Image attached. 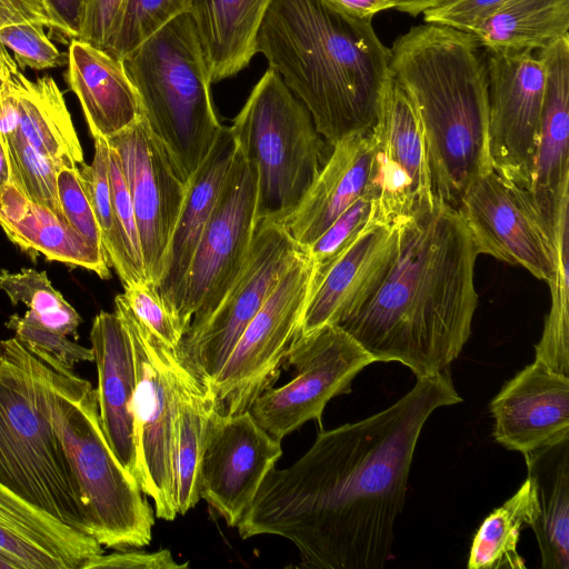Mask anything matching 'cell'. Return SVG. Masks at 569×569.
<instances>
[{
	"mask_svg": "<svg viewBox=\"0 0 569 569\" xmlns=\"http://www.w3.org/2000/svg\"><path fill=\"white\" fill-rule=\"evenodd\" d=\"M461 401L449 373H437L372 416L319 431L302 457L266 476L237 526L240 537H282L306 568H383L425 423Z\"/></svg>",
	"mask_w": 569,
	"mask_h": 569,
	"instance_id": "6da1fadb",
	"label": "cell"
},
{
	"mask_svg": "<svg viewBox=\"0 0 569 569\" xmlns=\"http://www.w3.org/2000/svg\"><path fill=\"white\" fill-rule=\"evenodd\" d=\"M478 256L461 212L435 201L399 224L383 283L338 326L375 362H400L417 378L448 372L471 335Z\"/></svg>",
	"mask_w": 569,
	"mask_h": 569,
	"instance_id": "7a4b0ae2",
	"label": "cell"
},
{
	"mask_svg": "<svg viewBox=\"0 0 569 569\" xmlns=\"http://www.w3.org/2000/svg\"><path fill=\"white\" fill-rule=\"evenodd\" d=\"M269 62L331 146L373 127L391 52L371 18L329 0H272L257 37Z\"/></svg>",
	"mask_w": 569,
	"mask_h": 569,
	"instance_id": "3957f363",
	"label": "cell"
},
{
	"mask_svg": "<svg viewBox=\"0 0 569 569\" xmlns=\"http://www.w3.org/2000/svg\"><path fill=\"white\" fill-rule=\"evenodd\" d=\"M390 52L391 77L422 127L433 198L459 209L493 170L485 53L470 33L433 23L412 27Z\"/></svg>",
	"mask_w": 569,
	"mask_h": 569,
	"instance_id": "277c9868",
	"label": "cell"
},
{
	"mask_svg": "<svg viewBox=\"0 0 569 569\" xmlns=\"http://www.w3.org/2000/svg\"><path fill=\"white\" fill-rule=\"evenodd\" d=\"M44 392L87 535L102 547L116 550L148 546L154 525L153 510L106 438L96 389L73 370L48 367Z\"/></svg>",
	"mask_w": 569,
	"mask_h": 569,
	"instance_id": "5b68a950",
	"label": "cell"
},
{
	"mask_svg": "<svg viewBox=\"0 0 569 569\" xmlns=\"http://www.w3.org/2000/svg\"><path fill=\"white\" fill-rule=\"evenodd\" d=\"M151 131L188 183L222 124L194 23L182 13L122 59Z\"/></svg>",
	"mask_w": 569,
	"mask_h": 569,
	"instance_id": "8992f818",
	"label": "cell"
},
{
	"mask_svg": "<svg viewBox=\"0 0 569 569\" xmlns=\"http://www.w3.org/2000/svg\"><path fill=\"white\" fill-rule=\"evenodd\" d=\"M47 369L14 337L0 341V482L87 535L63 449L48 415Z\"/></svg>",
	"mask_w": 569,
	"mask_h": 569,
	"instance_id": "52a82bcc",
	"label": "cell"
},
{
	"mask_svg": "<svg viewBox=\"0 0 569 569\" xmlns=\"http://www.w3.org/2000/svg\"><path fill=\"white\" fill-rule=\"evenodd\" d=\"M231 130L256 168L257 222L282 223L298 208L329 157L309 111L269 68Z\"/></svg>",
	"mask_w": 569,
	"mask_h": 569,
	"instance_id": "ba28073f",
	"label": "cell"
},
{
	"mask_svg": "<svg viewBox=\"0 0 569 569\" xmlns=\"http://www.w3.org/2000/svg\"><path fill=\"white\" fill-rule=\"evenodd\" d=\"M114 312L129 333L136 363L137 481L153 500L156 516L171 521L178 515L174 495L181 362L174 350L136 318L121 293L114 298Z\"/></svg>",
	"mask_w": 569,
	"mask_h": 569,
	"instance_id": "9c48e42d",
	"label": "cell"
},
{
	"mask_svg": "<svg viewBox=\"0 0 569 569\" xmlns=\"http://www.w3.org/2000/svg\"><path fill=\"white\" fill-rule=\"evenodd\" d=\"M313 273L308 248L279 280L210 385L217 409L236 415L273 387L298 336Z\"/></svg>",
	"mask_w": 569,
	"mask_h": 569,
	"instance_id": "30bf717a",
	"label": "cell"
},
{
	"mask_svg": "<svg viewBox=\"0 0 569 569\" xmlns=\"http://www.w3.org/2000/svg\"><path fill=\"white\" fill-rule=\"evenodd\" d=\"M257 172L239 147L188 269L179 317L187 332L201 326L238 278L257 220Z\"/></svg>",
	"mask_w": 569,
	"mask_h": 569,
	"instance_id": "8fae6325",
	"label": "cell"
},
{
	"mask_svg": "<svg viewBox=\"0 0 569 569\" xmlns=\"http://www.w3.org/2000/svg\"><path fill=\"white\" fill-rule=\"evenodd\" d=\"M306 249L281 223L257 222L249 253L232 287L201 326L186 332L176 350L178 360L198 380L212 383L249 322Z\"/></svg>",
	"mask_w": 569,
	"mask_h": 569,
	"instance_id": "7c38bea8",
	"label": "cell"
},
{
	"mask_svg": "<svg viewBox=\"0 0 569 569\" xmlns=\"http://www.w3.org/2000/svg\"><path fill=\"white\" fill-rule=\"evenodd\" d=\"M373 362L337 325L298 336L286 360L295 369V378L263 391L249 411L267 432L280 440L310 420H317L321 427L327 403L349 393L353 379Z\"/></svg>",
	"mask_w": 569,
	"mask_h": 569,
	"instance_id": "4fadbf2b",
	"label": "cell"
},
{
	"mask_svg": "<svg viewBox=\"0 0 569 569\" xmlns=\"http://www.w3.org/2000/svg\"><path fill=\"white\" fill-rule=\"evenodd\" d=\"M370 190L375 196L373 221L399 226L432 206L431 174L426 141L417 111L405 90L387 81L373 127Z\"/></svg>",
	"mask_w": 569,
	"mask_h": 569,
	"instance_id": "5bb4252c",
	"label": "cell"
},
{
	"mask_svg": "<svg viewBox=\"0 0 569 569\" xmlns=\"http://www.w3.org/2000/svg\"><path fill=\"white\" fill-rule=\"evenodd\" d=\"M488 76L493 170L530 189L539 141L546 73L533 51H483Z\"/></svg>",
	"mask_w": 569,
	"mask_h": 569,
	"instance_id": "9a60e30c",
	"label": "cell"
},
{
	"mask_svg": "<svg viewBox=\"0 0 569 569\" xmlns=\"http://www.w3.org/2000/svg\"><path fill=\"white\" fill-rule=\"evenodd\" d=\"M106 140L119 156L136 213L147 279L157 287L187 182L142 114Z\"/></svg>",
	"mask_w": 569,
	"mask_h": 569,
	"instance_id": "2e32d148",
	"label": "cell"
},
{
	"mask_svg": "<svg viewBox=\"0 0 569 569\" xmlns=\"http://www.w3.org/2000/svg\"><path fill=\"white\" fill-rule=\"evenodd\" d=\"M281 456V440L267 432L249 410L223 415L216 406L200 462V499L229 527H237Z\"/></svg>",
	"mask_w": 569,
	"mask_h": 569,
	"instance_id": "e0dca14e",
	"label": "cell"
},
{
	"mask_svg": "<svg viewBox=\"0 0 569 569\" xmlns=\"http://www.w3.org/2000/svg\"><path fill=\"white\" fill-rule=\"evenodd\" d=\"M458 210L479 254L521 266L547 283L553 280L556 244L548 236L527 189L492 170L468 190Z\"/></svg>",
	"mask_w": 569,
	"mask_h": 569,
	"instance_id": "ac0fdd59",
	"label": "cell"
},
{
	"mask_svg": "<svg viewBox=\"0 0 569 569\" xmlns=\"http://www.w3.org/2000/svg\"><path fill=\"white\" fill-rule=\"evenodd\" d=\"M399 226L373 222L311 282L298 336L340 325L379 290L397 256ZM297 336V337H298Z\"/></svg>",
	"mask_w": 569,
	"mask_h": 569,
	"instance_id": "d6986e66",
	"label": "cell"
},
{
	"mask_svg": "<svg viewBox=\"0 0 569 569\" xmlns=\"http://www.w3.org/2000/svg\"><path fill=\"white\" fill-rule=\"evenodd\" d=\"M489 410L495 440L526 456L569 436V376L535 360L503 385Z\"/></svg>",
	"mask_w": 569,
	"mask_h": 569,
	"instance_id": "ffe728a7",
	"label": "cell"
},
{
	"mask_svg": "<svg viewBox=\"0 0 569 569\" xmlns=\"http://www.w3.org/2000/svg\"><path fill=\"white\" fill-rule=\"evenodd\" d=\"M546 73L539 141L530 189L550 239L569 203V36L538 50Z\"/></svg>",
	"mask_w": 569,
	"mask_h": 569,
	"instance_id": "44dd1931",
	"label": "cell"
},
{
	"mask_svg": "<svg viewBox=\"0 0 569 569\" xmlns=\"http://www.w3.org/2000/svg\"><path fill=\"white\" fill-rule=\"evenodd\" d=\"M90 342L102 429L116 457L137 480V373L131 339L116 312L100 311L92 321Z\"/></svg>",
	"mask_w": 569,
	"mask_h": 569,
	"instance_id": "7402d4cb",
	"label": "cell"
},
{
	"mask_svg": "<svg viewBox=\"0 0 569 569\" xmlns=\"http://www.w3.org/2000/svg\"><path fill=\"white\" fill-rule=\"evenodd\" d=\"M0 550L21 569H81L102 546L0 482Z\"/></svg>",
	"mask_w": 569,
	"mask_h": 569,
	"instance_id": "603a6c76",
	"label": "cell"
},
{
	"mask_svg": "<svg viewBox=\"0 0 569 569\" xmlns=\"http://www.w3.org/2000/svg\"><path fill=\"white\" fill-rule=\"evenodd\" d=\"M373 160L371 132L332 146V151L298 208L281 223L301 247L311 246L370 189Z\"/></svg>",
	"mask_w": 569,
	"mask_h": 569,
	"instance_id": "cb8c5ba5",
	"label": "cell"
},
{
	"mask_svg": "<svg viewBox=\"0 0 569 569\" xmlns=\"http://www.w3.org/2000/svg\"><path fill=\"white\" fill-rule=\"evenodd\" d=\"M237 147L231 127L222 126L209 153L187 183L162 274L157 284L163 300L177 312L194 250L212 213Z\"/></svg>",
	"mask_w": 569,
	"mask_h": 569,
	"instance_id": "d4e9b609",
	"label": "cell"
},
{
	"mask_svg": "<svg viewBox=\"0 0 569 569\" xmlns=\"http://www.w3.org/2000/svg\"><path fill=\"white\" fill-rule=\"evenodd\" d=\"M64 74L77 96L92 138L108 139L141 114L139 94L123 62L107 51L72 39Z\"/></svg>",
	"mask_w": 569,
	"mask_h": 569,
	"instance_id": "484cf974",
	"label": "cell"
},
{
	"mask_svg": "<svg viewBox=\"0 0 569 569\" xmlns=\"http://www.w3.org/2000/svg\"><path fill=\"white\" fill-rule=\"evenodd\" d=\"M0 227L28 254L81 267L104 280L111 277L106 251L91 246L66 220L29 200L10 182L0 188Z\"/></svg>",
	"mask_w": 569,
	"mask_h": 569,
	"instance_id": "4316f807",
	"label": "cell"
},
{
	"mask_svg": "<svg viewBox=\"0 0 569 569\" xmlns=\"http://www.w3.org/2000/svg\"><path fill=\"white\" fill-rule=\"evenodd\" d=\"M272 0H190V14L211 82L230 78L257 53V37Z\"/></svg>",
	"mask_w": 569,
	"mask_h": 569,
	"instance_id": "83f0119b",
	"label": "cell"
},
{
	"mask_svg": "<svg viewBox=\"0 0 569 569\" xmlns=\"http://www.w3.org/2000/svg\"><path fill=\"white\" fill-rule=\"evenodd\" d=\"M536 513L530 526L543 569H569V436L526 456Z\"/></svg>",
	"mask_w": 569,
	"mask_h": 569,
	"instance_id": "f1b7e54d",
	"label": "cell"
},
{
	"mask_svg": "<svg viewBox=\"0 0 569 569\" xmlns=\"http://www.w3.org/2000/svg\"><path fill=\"white\" fill-rule=\"evenodd\" d=\"M17 132L36 150L60 167H78L83 151L64 97L50 76L19 80Z\"/></svg>",
	"mask_w": 569,
	"mask_h": 569,
	"instance_id": "f546056e",
	"label": "cell"
},
{
	"mask_svg": "<svg viewBox=\"0 0 569 569\" xmlns=\"http://www.w3.org/2000/svg\"><path fill=\"white\" fill-rule=\"evenodd\" d=\"M470 34L485 51H538L569 36V0H507Z\"/></svg>",
	"mask_w": 569,
	"mask_h": 569,
	"instance_id": "4dcf8cb0",
	"label": "cell"
},
{
	"mask_svg": "<svg viewBox=\"0 0 569 569\" xmlns=\"http://www.w3.org/2000/svg\"><path fill=\"white\" fill-rule=\"evenodd\" d=\"M216 407L210 386L198 380L182 363L179 375V401L176 450V507L184 515L200 500L199 469L209 419Z\"/></svg>",
	"mask_w": 569,
	"mask_h": 569,
	"instance_id": "1f68e13d",
	"label": "cell"
},
{
	"mask_svg": "<svg viewBox=\"0 0 569 569\" xmlns=\"http://www.w3.org/2000/svg\"><path fill=\"white\" fill-rule=\"evenodd\" d=\"M536 513L533 488L527 478L515 495L495 509L478 528L469 551V569H522L518 552L520 532Z\"/></svg>",
	"mask_w": 569,
	"mask_h": 569,
	"instance_id": "d6a6232c",
	"label": "cell"
},
{
	"mask_svg": "<svg viewBox=\"0 0 569 569\" xmlns=\"http://www.w3.org/2000/svg\"><path fill=\"white\" fill-rule=\"evenodd\" d=\"M0 289L9 297L12 306L23 303L28 307L23 316L28 321L78 339V327L82 318L54 289L46 271L27 268L10 272L2 269Z\"/></svg>",
	"mask_w": 569,
	"mask_h": 569,
	"instance_id": "836d02e7",
	"label": "cell"
},
{
	"mask_svg": "<svg viewBox=\"0 0 569 569\" xmlns=\"http://www.w3.org/2000/svg\"><path fill=\"white\" fill-rule=\"evenodd\" d=\"M568 207L562 211L556 236L557 269L548 283L551 307L542 336L535 346V360L551 370L569 376V276H568Z\"/></svg>",
	"mask_w": 569,
	"mask_h": 569,
	"instance_id": "e575fe53",
	"label": "cell"
},
{
	"mask_svg": "<svg viewBox=\"0 0 569 569\" xmlns=\"http://www.w3.org/2000/svg\"><path fill=\"white\" fill-rule=\"evenodd\" d=\"M4 138L10 158V183L32 202L49 208L66 220L58 194L61 167L36 150L17 131Z\"/></svg>",
	"mask_w": 569,
	"mask_h": 569,
	"instance_id": "d590c367",
	"label": "cell"
},
{
	"mask_svg": "<svg viewBox=\"0 0 569 569\" xmlns=\"http://www.w3.org/2000/svg\"><path fill=\"white\" fill-rule=\"evenodd\" d=\"M109 178L116 228L121 250V268L118 276L123 287H128L138 282L148 281V279L131 196L123 176L119 156L110 144Z\"/></svg>",
	"mask_w": 569,
	"mask_h": 569,
	"instance_id": "8d00e7d4",
	"label": "cell"
},
{
	"mask_svg": "<svg viewBox=\"0 0 569 569\" xmlns=\"http://www.w3.org/2000/svg\"><path fill=\"white\" fill-rule=\"evenodd\" d=\"M190 0H127L119 24L104 51L122 60L178 16Z\"/></svg>",
	"mask_w": 569,
	"mask_h": 569,
	"instance_id": "74e56055",
	"label": "cell"
},
{
	"mask_svg": "<svg viewBox=\"0 0 569 569\" xmlns=\"http://www.w3.org/2000/svg\"><path fill=\"white\" fill-rule=\"evenodd\" d=\"M94 154L90 164L78 166L83 186L93 209L104 251L110 266L118 273L121 268V250L116 228L109 178V144L103 138H94Z\"/></svg>",
	"mask_w": 569,
	"mask_h": 569,
	"instance_id": "f35d334b",
	"label": "cell"
},
{
	"mask_svg": "<svg viewBox=\"0 0 569 569\" xmlns=\"http://www.w3.org/2000/svg\"><path fill=\"white\" fill-rule=\"evenodd\" d=\"M375 196L369 189L363 197L342 212L331 226L308 247V251L313 261L311 282L316 280L366 228L375 222Z\"/></svg>",
	"mask_w": 569,
	"mask_h": 569,
	"instance_id": "ab89813d",
	"label": "cell"
},
{
	"mask_svg": "<svg viewBox=\"0 0 569 569\" xmlns=\"http://www.w3.org/2000/svg\"><path fill=\"white\" fill-rule=\"evenodd\" d=\"M6 327L14 332V338L28 351L53 370H73L79 362L93 361L91 348L30 322L17 313L10 316Z\"/></svg>",
	"mask_w": 569,
	"mask_h": 569,
	"instance_id": "60d3db41",
	"label": "cell"
},
{
	"mask_svg": "<svg viewBox=\"0 0 569 569\" xmlns=\"http://www.w3.org/2000/svg\"><path fill=\"white\" fill-rule=\"evenodd\" d=\"M123 288L121 295L136 318L176 351L187 328L178 312L163 300L156 284L143 281Z\"/></svg>",
	"mask_w": 569,
	"mask_h": 569,
	"instance_id": "b9f144b4",
	"label": "cell"
},
{
	"mask_svg": "<svg viewBox=\"0 0 569 569\" xmlns=\"http://www.w3.org/2000/svg\"><path fill=\"white\" fill-rule=\"evenodd\" d=\"M0 43L13 52V59L21 69L44 70L67 63V56L50 41L39 23L0 27Z\"/></svg>",
	"mask_w": 569,
	"mask_h": 569,
	"instance_id": "7bdbcfd3",
	"label": "cell"
},
{
	"mask_svg": "<svg viewBox=\"0 0 569 569\" xmlns=\"http://www.w3.org/2000/svg\"><path fill=\"white\" fill-rule=\"evenodd\" d=\"M58 194L68 223L91 246L103 250L100 229L78 167H61L58 172Z\"/></svg>",
	"mask_w": 569,
	"mask_h": 569,
	"instance_id": "ee69618b",
	"label": "cell"
},
{
	"mask_svg": "<svg viewBox=\"0 0 569 569\" xmlns=\"http://www.w3.org/2000/svg\"><path fill=\"white\" fill-rule=\"evenodd\" d=\"M507 0H451L425 11L426 23H433L470 33Z\"/></svg>",
	"mask_w": 569,
	"mask_h": 569,
	"instance_id": "f6af8a7d",
	"label": "cell"
},
{
	"mask_svg": "<svg viewBox=\"0 0 569 569\" xmlns=\"http://www.w3.org/2000/svg\"><path fill=\"white\" fill-rule=\"evenodd\" d=\"M127 0H86L79 40L104 50L119 24Z\"/></svg>",
	"mask_w": 569,
	"mask_h": 569,
	"instance_id": "bcb514c9",
	"label": "cell"
},
{
	"mask_svg": "<svg viewBox=\"0 0 569 569\" xmlns=\"http://www.w3.org/2000/svg\"><path fill=\"white\" fill-rule=\"evenodd\" d=\"M189 562L178 563L167 549L148 552L144 550L121 549L109 555L103 552L88 559L81 569L124 568V569H186Z\"/></svg>",
	"mask_w": 569,
	"mask_h": 569,
	"instance_id": "7dc6e473",
	"label": "cell"
},
{
	"mask_svg": "<svg viewBox=\"0 0 569 569\" xmlns=\"http://www.w3.org/2000/svg\"><path fill=\"white\" fill-rule=\"evenodd\" d=\"M22 76L16 60L0 43V133L3 137L17 131L19 124L18 87Z\"/></svg>",
	"mask_w": 569,
	"mask_h": 569,
	"instance_id": "c3c4849f",
	"label": "cell"
},
{
	"mask_svg": "<svg viewBox=\"0 0 569 569\" xmlns=\"http://www.w3.org/2000/svg\"><path fill=\"white\" fill-rule=\"evenodd\" d=\"M24 22L39 23L57 31L42 0H0V27Z\"/></svg>",
	"mask_w": 569,
	"mask_h": 569,
	"instance_id": "681fc988",
	"label": "cell"
},
{
	"mask_svg": "<svg viewBox=\"0 0 569 569\" xmlns=\"http://www.w3.org/2000/svg\"><path fill=\"white\" fill-rule=\"evenodd\" d=\"M57 31L62 36L78 39L82 26L86 0H42Z\"/></svg>",
	"mask_w": 569,
	"mask_h": 569,
	"instance_id": "f907efd6",
	"label": "cell"
},
{
	"mask_svg": "<svg viewBox=\"0 0 569 569\" xmlns=\"http://www.w3.org/2000/svg\"><path fill=\"white\" fill-rule=\"evenodd\" d=\"M347 12L361 17L373 18L380 11L395 9L396 0H329Z\"/></svg>",
	"mask_w": 569,
	"mask_h": 569,
	"instance_id": "816d5d0a",
	"label": "cell"
},
{
	"mask_svg": "<svg viewBox=\"0 0 569 569\" xmlns=\"http://www.w3.org/2000/svg\"><path fill=\"white\" fill-rule=\"evenodd\" d=\"M451 0H396L395 9L416 17Z\"/></svg>",
	"mask_w": 569,
	"mask_h": 569,
	"instance_id": "f5cc1de1",
	"label": "cell"
},
{
	"mask_svg": "<svg viewBox=\"0 0 569 569\" xmlns=\"http://www.w3.org/2000/svg\"><path fill=\"white\" fill-rule=\"evenodd\" d=\"M10 158L6 138L0 133V188L10 182Z\"/></svg>",
	"mask_w": 569,
	"mask_h": 569,
	"instance_id": "db71d44e",
	"label": "cell"
},
{
	"mask_svg": "<svg viewBox=\"0 0 569 569\" xmlns=\"http://www.w3.org/2000/svg\"><path fill=\"white\" fill-rule=\"evenodd\" d=\"M0 569H21L19 563H17L13 559H11L9 556L3 553L0 550Z\"/></svg>",
	"mask_w": 569,
	"mask_h": 569,
	"instance_id": "11a10c76",
	"label": "cell"
}]
</instances>
